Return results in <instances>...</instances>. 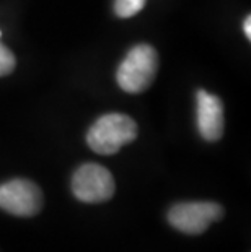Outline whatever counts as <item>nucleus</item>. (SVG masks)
<instances>
[{
	"instance_id": "nucleus-1",
	"label": "nucleus",
	"mask_w": 251,
	"mask_h": 252,
	"mask_svg": "<svg viewBox=\"0 0 251 252\" xmlns=\"http://www.w3.org/2000/svg\"><path fill=\"white\" fill-rule=\"evenodd\" d=\"M137 137V124L126 114L101 116L90 127L87 133L88 147L100 155H114L124 145L134 142Z\"/></svg>"
},
{
	"instance_id": "nucleus-2",
	"label": "nucleus",
	"mask_w": 251,
	"mask_h": 252,
	"mask_svg": "<svg viewBox=\"0 0 251 252\" xmlns=\"http://www.w3.org/2000/svg\"><path fill=\"white\" fill-rule=\"evenodd\" d=\"M158 70V54L152 46L139 44L132 47L129 54L117 68V85L126 93H142L152 85Z\"/></svg>"
},
{
	"instance_id": "nucleus-3",
	"label": "nucleus",
	"mask_w": 251,
	"mask_h": 252,
	"mask_svg": "<svg viewBox=\"0 0 251 252\" xmlns=\"http://www.w3.org/2000/svg\"><path fill=\"white\" fill-rule=\"evenodd\" d=\"M223 217V208L215 202H183L168 212L170 224L184 234H201Z\"/></svg>"
},
{
	"instance_id": "nucleus-4",
	"label": "nucleus",
	"mask_w": 251,
	"mask_h": 252,
	"mask_svg": "<svg viewBox=\"0 0 251 252\" xmlns=\"http://www.w3.org/2000/svg\"><path fill=\"white\" fill-rule=\"evenodd\" d=\"M114 178L105 166L87 163L73 173L72 192L78 200L87 203L106 202L114 195Z\"/></svg>"
},
{
	"instance_id": "nucleus-5",
	"label": "nucleus",
	"mask_w": 251,
	"mask_h": 252,
	"mask_svg": "<svg viewBox=\"0 0 251 252\" xmlns=\"http://www.w3.org/2000/svg\"><path fill=\"white\" fill-rule=\"evenodd\" d=\"M42 192L28 179H13L0 186V208L15 217H35L42 208Z\"/></svg>"
},
{
	"instance_id": "nucleus-6",
	"label": "nucleus",
	"mask_w": 251,
	"mask_h": 252,
	"mask_svg": "<svg viewBox=\"0 0 251 252\" xmlns=\"http://www.w3.org/2000/svg\"><path fill=\"white\" fill-rule=\"evenodd\" d=\"M197 128L207 142H217L223 135V106L220 98L197 91Z\"/></svg>"
},
{
	"instance_id": "nucleus-7",
	"label": "nucleus",
	"mask_w": 251,
	"mask_h": 252,
	"mask_svg": "<svg viewBox=\"0 0 251 252\" xmlns=\"http://www.w3.org/2000/svg\"><path fill=\"white\" fill-rule=\"evenodd\" d=\"M145 5V0H116L114 3V12L117 17L121 18H129L137 15Z\"/></svg>"
},
{
	"instance_id": "nucleus-8",
	"label": "nucleus",
	"mask_w": 251,
	"mask_h": 252,
	"mask_svg": "<svg viewBox=\"0 0 251 252\" xmlns=\"http://www.w3.org/2000/svg\"><path fill=\"white\" fill-rule=\"evenodd\" d=\"M15 65H17V61H15L13 52L7 49L3 44H0V77L12 73Z\"/></svg>"
},
{
	"instance_id": "nucleus-9",
	"label": "nucleus",
	"mask_w": 251,
	"mask_h": 252,
	"mask_svg": "<svg viewBox=\"0 0 251 252\" xmlns=\"http://www.w3.org/2000/svg\"><path fill=\"white\" fill-rule=\"evenodd\" d=\"M243 30H245V33H247L248 39H250V37H251V17H250V15L247 17V20H245V23H243Z\"/></svg>"
}]
</instances>
